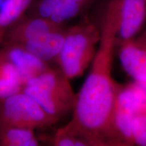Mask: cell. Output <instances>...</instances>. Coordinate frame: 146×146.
<instances>
[{"label": "cell", "mask_w": 146, "mask_h": 146, "mask_svg": "<svg viewBox=\"0 0 146 146\" xmlns=\"http://www.w3.org/2000/svg\"><path fill=\"white\" fill-rule=\"evenodd\" d=\"M99 25L101 38L90 72L76 94L72 118L63 128L88 146H118L113 115L121 85L112 77L116 24L109 11L106 10Z\"/></svg>", "instance_id": "cell-1"}, {"label": "cell", "mask_w": 146, "mask_h": 146, "mask_svg": "<svg viewBox=\"0 0 146 146\" xmlns=\"http://www.w3.org/2000/svg\"><path fill=\"white\" fill-rule=\"evenodd\" d=\"M67 26L64 44L56 64L69 79L83 76L96 56L101 38L100 27L88 16Z\"/></svg>", "instance_id": "cell-2"}, {"label": "cell", "mask_w": 146, "mask_h": 146, "mask_svg": "<svg viewBox=\"0 0 146 146\" xmlns=\"http://www.w3.org/2000/svg\"><path fill=\"white\" fill-rule=\"evenodd\" d=\"M23 91L35 100L43 110L58 121L72 112L76 94L70 79L60 69L51 66L29 80Z\"/></svg>", "instance_id": "cell-3"}, {"label": "cell", "mask_w": 146, "mask_h": 146, "mask_svg": "<svg viewBox=\"0 0 146 146\" xmlns=\"http://www.w3.org/2000/svg\"><path fill=\"white\" fill-rule=\"evenodd\" d=\"M58 120L24 91L0 100V125L35 129L50 127Z\"/></svg>", "instance_id": "cell-4"}, {"label": "cell", "mask_w": 146, "mask_h": 146, "mask_svg": "<svg viewBox=\"0 0 146 146\" xmlns=\"http://www.w3.org/2000/svg\"><path fill=\"white\" fill-rule=\"evenodd\" d=\"M146 112V91L136 83L120 85L113 115V128L118 146L133 145L131 123Z\"/></svg>", "instance_id": "cell-5"}, {"label": "cell", "mask_w": 146, "mask_h": 146, "mask_svg": "<svg viewBox=\"0 0 146 146\" xmlns=\"http://www.w3.org/2000/svg\"><path fill=\"white\" fill-rule=\"evenodd\" d=\"M106 10L116 24V45L141 33L146 23V0H108Z\"/></svg>", "instance_id": "cell-6"}, {"label": "cell", "mask_w": 146, "mask_h": 146, "mask_svg": "<svg viewBox=\"0 0 146 146\" xmlns=\"http://www.w3.org/2000/svg\"><path fill=\"white\" fill-rule=\"evenodd\" d=\"M99 0H34L27 14L50 19L65 27L76 18L83 16Z\"/></svg>", "instance_id": "cell-7"}, {"label": "cell", "mask_w": 146, "mask_h": 146, "mask_svg": "<svg viewBox=\"0 0 146 146\" xmlns=\"http://www.w3.org/2000/svg\"><path fill=\"white\" fill-rule=\"evenodd\" d=\"M116 46L124 70L146 91V30Z\"/></svg>", "instance_id": "cell-8"}, {"label": "cell", "mask_w": 146, "mask_h": 146, "mask_svg": "<svg viewBox=\"0 0 146 146\" xmlns=\"http://www.w3.org/2000/svg\"><path fill=\"white\" fill-rule=\"evenodd\" d=\"M62 27L50 19L31 16L26 14L5 31L1 39L4 43L21 45L30 40Z\"/></svg>", "instance_id": "cell-9"}, {"label": "cell", "mask_w": 146, "mask_h": 146, "mask_svg": "<svg viewBox=\"0 0 146 146\" xmlns=\"http://www.w3.org/2000/svg\"><path fill=\"white\" fill-rule=\"evenodd\" d=\"M0 53L14 65L25 85L29 80L52 66L50 64L43 61L16 44H2L0 47Z\"/></svg>", "instance_id": "cell-10"}, {"label": "cell", "mask_w": 146, "mask_h": 146, "mask_svg": "<svg viewBox=\"0 0 146 146\" xmlns=\"http://www.w3.org/2000/svg\"><path fill=\"white\" fill-rule=\"evenodd\" d=\"M66 30L67 26L60 27L18 45L45 62L55 63L62 48Z\"/></svg>", "instance_id": "cell-11"}, {"label": "cell", "mask_w": 146, "mask_h": 146, "mask_svg": "<svg viewBox=\"0 0 146 146\" xmlns=\"http://www.w3.org/2000/svg\"><path fill=\"white\" fill-rule=\"evenodd\" d=\"M24 86L15 67L0 53V100L21 92Z\"/></svg>", "instance_id": "cell-12"}, {"label": "cell", "mask_w": 146, "mask_h": 146, "mask_svg": "<svg viewBox=\"0 0 146 146\" xmlns=\"http://www.w3.org/2000/svg\"><path fill=\"white\" fill-rule=\"evenodd\" d=\"M34 0H4L0 7V45L1 39L10 26L26 15Z\"/></svg>", "instance_id": "cell-13"}, {"label": "cell", "mask_w": 146, "mask_h": 146, "mask_svg": "<svg viewBox=\"0 0 146 146\" xmlns=\"http://www.w3.org/2000/svg\"><path fill=\"white\" fill-rule=\"evenodd\" d=\"M38 138L35 130L25 128L0 125V145L38 146Z\"/></svg>", "instance_id": "cell-14"}, {"label": "cell", "mask_w": 146, "mask_h": 146, "mask_svg": "<svg viewBox=\"0 0 146 146\" xmlns=\"http://www.w3.org/2000/svg\"><path fill=\"white\" fill-rule=\"evenodd\" d=\"M133 145L146 146V112L137 115L131 123Z\"/></svg>", "instance_id": "cell-15"}, {"label": "cell", "mask_w": 146, "mask_h": 146, "mask_svg": "<svg viewBox=\"0 0 146 146\" xmlns=\"http://www.w3.org/2000/svg\"><path fill=\"white\" fill-rule=\"evenodd\" d=\"M52 143L55 146H87L83 139L67 132L63 127L58 129L52 138Z\"/></svg>", "instance_id": "cell-16"}, {"label": "cell", "mask_w": 146, "mask_h": 146, "mask_svg": "<svg viewBox=\"0 0 146 146\" xmlns=\"http://www.w3.org/2000/svg\"><path fill=\"white\" fill-rule=\"evenodd\" d=\"M0 47H1V45H0Z\"/></svg>", "instance_id": "cell-17"}]
</instances>
